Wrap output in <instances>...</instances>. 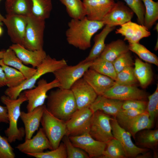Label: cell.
Here are the masks:
<instances>
[{
    "label": "cell",
    "instance_id": "83f0119b",
    "mask_svg": "<svg viewBox=\"0 0 158 158\" xmlns=\"http://www.w3.org/2000/svg\"><path fill=\"white\" fill-rule=\"evenodd\" d=\"M129 50L128 45L124 40L118 39L106 45L98 57L112 63L121 54Z\"/></svg>",
    "mask_w": 158,
    "mask_h": 158
},
{
    "label": "cell",
    "instance_id": "4dcf8cb0",
    "mask_svg": "<svg viewBox=\"0 0 158 158\" xmlns=\"http://www.w3.org/2000/svg\"><path fill=\"white\" fill-rule=\"evenodd\" d=\"M145 8L143 25L149 30L158 19V2L142 0Z\"/></svg>",
    "mask_w": 158,
    "mask_h": 158
},
{
    "label": "cell",
    "instance_id": "484cf974",
    "mask_svg": "<svg viewBox=\"0 0 158 158\" xmlns=\"http://www.w3.org/2000/svg\"><path fill=\"white\" fill-rule=\"evenodd\" d=\"M135 138L136 145L141 148L151 149L157 157V149L158 145V129H146L138 132Z\"/></svg>",
    "mask_w": 158,
    "mask_h": 158
},
{
    "label": "cell",
    "instance_id": "681fc988",
    "mask_svg": "<svg viewBox=\"0 0 158 158\" xmlns=\"http://www.w3.org/2000/svg\"><path fill=\"white\" fill-rule=\"evenodd\" d=\"M148 151L142 153L143 154L138 155L136 157V158H146L151 157L152 156L151 153L149 152H148Z\"/></svg>",
    "mask_w": 158,
    "mask_h": 158
},
{
    "label": "cell",
    "instance_id": "ba28073f",
    "mask_svg": "<svg viewBox=\"0 0 158 158\" xmlns=\"http://www.w3.org/2000/svg\"><path fill=\"white\" fill-rule=\"evenodd\" d=\"M60 86L58 80L55 78L49 82L42 78L38 80L36 87L24 90L23 93L28 102L26 107L27 112L43 105L47 97V92L53 88H59Z\"/></svg>",
    "mask_w": 158,
    "mask_h": 158
},
{
    "label": "cell",
    "instance_id": "f1b7e54d",
    "mask_svg": "<svg viewBox=\"0 0 158 158\" xmlns=\"http://www.w3.org/2000/svg\"><path fill=\"white\" fill-rule=\"evenodd\" d=\"M133 71L135 75L141 86L146 87L152 80L153 73L151 67L147 62H144L136 58L134 63Z\"/></svg>",
    "mask_w": 158,
    "mask_h": 158
},
{
    "label": "cell",
    "instance_id": "30bf717a",
    "mask_svg": "<svg viewBox=\"0 0 158 158\" xmlns=\"http://www.w3.org/2000/svg\"><path fill=\"white\" fill-rule=\"evenodd\" d=\"M93 113L90 107L77 109L66 121V135L75 136L89 133Z\"/></svg>",
    "mask_w": 158,
    "mask_h": 158
},
{
    "label": "cell",
    "instance_id": "836d02e7",
    "mask_svg": "<svg viewBox=\"0 0 158 158\" xmlns=\"http://www.w3.org/2000/svg\"><path fill=\"white\" fill-rule=\"evenodd\" d=\"M31 0L32 15L45 20L49 17L52 9V0Z\"/></svg>",
    "mask_w": 158,
    "mask_h": 158
},
{
    "label": "cell",
    "instance_id": "ab89813d",
    "mask_svg": "<svg viewBox=\"0 0 158 158\" xmlns=\"http://www.w3.org/2000/svg\"><path fill=\"white\" fill-rule=\"evenodd\" d=\"M62 140L66 148L67 158H89L85 152L73 145L69 136L65 135Z\"/></svg>",
    "mask_w": 158,
    "mask_h": 158
},
{
    "label": "cell",
    "instance_id": "2e32d148",
    "mask_svg": "<svg viewBox=\"0 0 158 158\" xmlns=\"http://www.w3.org/2000/svg\"><path fill=\"white\" fill-rule=\"evenodd\" d=\"M21 152L27 153L42 152L45 150H52L50 143L43 128H40L32 138L25 140V141L16 147Z\"/></svg>",
    "mask_w": 158,
    "mask_h": 158
},
{
    "label": "cell",
    "instance_id": "44dd1931",
    "mask_svg": "<svg viewBox=\"0 0 158 158\" xmlns=\"http://www.w3.org/2000/svg\"><path fill=\"white\" fill-rule=\"evenodd\" d=\"M9 48L13 51L24 64L30 65L34 68L37 67L47 55L43 49L30 50L18 44H13Z\"/></svg>",
    "mask_w": 158,
    "mask_h": 158
},
{
    "label": "cell",
    "instance_id": "e0dca14e",
    "mask_svg": "<svg viewBox=\"0 0 158 158\" xmlns=\"http://www.w3.org/2000/svg\"><path fill=\"white\" fill-rule=\"evenodd\" d=\"M134 13L123 2L118 1L102 20L111 27L121 25L131 21Z\"/></svg>",
    "mask_w": 158,
    "mask_h": 158
},
{
    "label": "cell",
    "instance_id": "ffe728a7",
    "mask_svg": "<svg viewBox=\"0 0 158 158\" xmlns=\"http://www.w3.org/2000/svg\"><path fill=\"white\" fill-rule=\"evenodd\" d=\"M83 78L98 95H102L115 84V81L110 78L90 68L85 72Z\"/></svg>",
    "mask_w": 158,
    "mask_h": 158
},
{
    "label": "cell",
    "instance_id": "bcb514c9",
    "mask_svg": "<svg viewBox=\"0 0 158 158\" xmlns=\"http://www.w3.org/2000/svg\"><path fill=\"white\" fill-rule=\"evenodd\" d=\"M147 102L143 100H130L123 101L122 109L123 110L134 109L146 110Z\"/></svg>",
    "mask_w": 158,
    "mask_h": 158
},
{
    "label": "cell",
    "instance_id": "f907efd6",
    "mask_svg": "<svg viewBox=\"0 0 158 158\" xmlns=\"http://www.w3.org/2000/svg\"><path fill=\"white\" fill-rule=\"evenodd\" d=\"M1 0H0V1ZM4 17L0 13V25L1 26L3 25V21L4 18Z\"/></svg>",
    "mask_w": 158,
    "mask_h": 158
},
{
    "label": "cell",
    "instance_id": "9a60e30c",
    "mask_svg": "<svg viewBox=\"0 0 158 158\" xmlns=\"http://www.w3.org/2000/svg\"><path fill=\"white\" fill-rule=\"evenodd\" d=\"M77 109L90 107L98 95L82 78L78 80L71 87Z\"/></svg>",
    "mask_w": 158,
    "mask_h": 158
},
{
    "label": "cell",
    "instance_id": "c3c4849f",
    "mask_svg": "<svg viewBox=\"0 0 158 158\" xmlns=\"http://www.w3.org/2000/svg\"><path fill=\"white\" fill-rule=\"evenodd\" d=\"M2 59H0V88L6 86V80L5 73L1 66Z\"/></svg>",
    "mask_w": 158,
    "mask_h": 158
},
{
    "label": "cell",
    "instance_id": "d6a6232c",
    "mask_svg": "<svg viewBox=\"0 0 158 158\" xmlns=\"http://www.w3.org/2000/svg\"><path fill=\"white\" fill-rule=\"evenodd\" d=\"M106 143L105 148L99 158H127L123 146L117 140L114 138Z\"/></svg>",
    "mask_w": 158,
    "mask_h": 158
},
{
    "label": "cell",
    "instance_id": "7402d4cb",
    "mask_svg": "<svg viewBox=\"0 0 158 158\" xmlns=\"http://www.w3.org/2000/svg\"><path fill=\"white\" fill-rule=\"evenodd\" d=\"M45 106L44 104L37 107L30 112L21 111L20 117L24 126L25 140L32 138L38 130Z\"/></svg>",
    "mask_w": 158,
    "mask_h": 158
},
{
    "label": "cell",
    "instance_id": "3957f363",
    "mask_svg": "<svg viewBox=\"0 0 158 158\" xmlns=\"http://www.w3.org/2000/svg\"><path fill=\"white\" fill-rule=\"evenodd\" d=\"M1 101L6 107L8 110L9 127L4 131V133L9 143L16 140H22L25 135L24 128H18V122L20 117V107L24 102L27 101L26 97L21 92L16 99H12L6 95L2 96Z\"/></svg>",
    "mask_w": 158,
    "mask_h": 158
},
{
    "label": "cell",
    "instance_id": "6da1fadb",
    "mask_svg": "<svg viewBox=\"0 0 158 158\" xmlns=\"http://www.w3.org/2000/svg\"><path fill=\"white\" fill-rule=\"evenodd\" d=\"M104 25L102 21L90 20L86 16L80 19H72L65 33L66 40L74 47L86 50L91 47L93 36Z\"/></svg>",
    "mask_w": 158,
    "mask_h": 158
},
{
    "label": "cell",
    "instance_id": "277c9868",
    "mask_svg": "<svg viewBox=\"0 0 158 158\" xmlns=\"http://www.w3.org/2000/svg\"><path fill=\"white\" fill-rule=\"evenodd\" d=\"M67 65L64 59L57 60L47 55L42 63L36 68L35 73L30 78L25 80L17 87H8L4 92L5 95L11 99H16L22 91L35 87L37 81L42 76L48 73H53Z\"/></svg>",
    "mask_w": 158,
    "mask_h": 158
},
{
    "label": "cell",
    "instance_id": "5b68a950",
    "mask_svg": "<svg viewBox=\"0 0 158 158\" xmlns=\"http://www.w3.org/2000/svg\"><path fill=\"white\" fill-rule=\"evenodd\" d=\"M40 123L52 150L56 149L66 135V121L54 116L47 110L45 105Z\"/></svg>",
    "mask_w": 158,
    "mask_h": 158
},
{
    "label": "cell",
    "instance_id": "8d00e7d4",
    "mask_svg": "<svg viewBox=\"0 0 158 158\" xmlns=\"http://www.w3.org/2000/svg\"><path fill=\"white\" fill-rule=\"evenodd\" d=\"M129 50L135 53L146 62L158 66V58L157 56L139 43L129 44Z\"/></svg>",
    "mask_w": 158,
    "mask_h": 158
},
{
    "label": "cell",
    "instance_id": "f35d334b",
    "mask_svg": "<svg viewBox=\"0 0 158 158\" xmlns=\"http://www.w3.org/2000/svg\"><path fill=\"white\" fill-rule=\"evenodd\" d=\"M27 155L36 158H66V148L63 142L60 143L56 149L45 152L34 153H27Z\"/></svg>",
    "mask_w": 158,
    "mask_h": 158
},
{
    "label": "cell",
    "instance_id": "9f6ffc18",
    "mask_svg": "<svg viewBox=\"0 0 158 158\" xmlns=\"http://www.w3.org/2000/svg\"><path fill=\"white\" fill-rule=\"evenodd\" d=\"M114 0V1H115V0H118H118Z\"/></svg>",
    "mask_w": 158,
    "mask_h": 158
},
{
    "label": "cell",
    "instance_id": "8fae6325",
    "mask_svg": "<svg viewBox=\"0 0 158 158\" xmlns=\"http://www.w3.org/2000/svg\"><path fill=\"white\" fill-rule=\"evenodd\" d=\"M111 124L113 136L123 146L127 158H136L138 155L149 150L147 149L139 147L134 144L130 133L119 124L115 117L112 118Z\"/></svg>",
    "mask_w": 158,
    "mask_h": 158
},
{
    "label": "cell",
    "instance_id": "f5cc1de1",
    "mask_svg": "<svg viewBox=\"0 0 158 158\" xmlns=\"http://www.w3.org/2000/svg\"><path fill=\"white\" fill-rule=\"evenodd\" d=\"M158 49V39L157 38V41L156 43L155 46L154 47V49L155 51H157Z\"/></svg>",
    "mask_w": 158,
    "mask_h": 158
},
{
    "label": "cell",
    "instance_id": "d4e9b609",
    "mask_svg": "<svg viewBox=\"0 0 158 158\" xmlns=\"http://www.w3.org/2000/svg\"><path fill=\"white\" fill-rule=\"evenodd\" d=\"M2 59L4 64L20 71L26 79L30 78L36 71V68L29 67L24 64L9 47L5 51Z\"/></svg>",
    "mask_w": 158,
    "mask_h": 158
},
{
    "label": "cell",
    "instance_id": "7a4b0ae2",
    "mask_svg": "<svg viewBox=\"0 0 158 158\" xmlns=\"http://www.w3.org/2000/svg\"><path fill=\"white\" fill-rule=\"evenodd\" d=\"M46 107L56 117L66 121L77 109L73 94L70 89L58 88L48 95Z\"/></svg>",
    "mask_w": 158,
    "mask_h": 158
},
{
    "label": "cell",
    "instance_id": "f546056e",
    "mask_svg": "<svg viewBox=\"0 0 158 158\" xmlns=\"http://www.w3.org/2000/svg\"><path fill=\"white\" fill-rule=\"evenodd\" d=\"M5 8L7 14L26 16L32 14L31 0H6Z\"/></svg>",
    "mask_w": 158,
    "mask_h": 158
},
{
    "label": "cell",
    "instance_id": "4316f807",
    "mask_svg": "<svg viewBox=\"0 0 158 158\" xmlns=\"http://www.w3.org/2000/svg\"><path fill=\"white\" fill-rule=\"evenodd\" d=\"M115 27L105 25V27L94 38V44L88 56L83 60L86 62L92 61L98 57L104 50L106 44L105 40L108 35Z\"/></svg>",
    "mask_w": 158,
    "mask_h": 158
},
{
    "label": "cell",
    "instance_id": "ee69618b",
    "mask_svg": "<svg viewBox=\"0 0 158 158\" xmlns=\"http://www.w3.org/2000/svg\"><path fill=\"white\" fill-rule=\"evenodd\" d=\"M145 111L134 109H122L118 112L115 117L120 125Z\"/></svg>",
    "mask_w": 158,
    "mask_h": 158
},
{
    "label": "cell",
    "instance_id": "d590c367",
    "mask_svg": "<svg viewBox=\"0 0 158 158\" xmlns=\"http://www.w3.org/2000/svg\"><path fill=\"white\" fill-rule=\"evenodd\" d=\"M1 66L5 75L8 87H17L26 80L23 75L17 70L5 65L3 62Z\"/></svg>",
    "mask_w": 158,
    "mask_h": 158
},
{
    "label": "cell",
    "instance_id": "5bb4252c",
    "mask_svg": "<svg viewBox=\"0 0 158 158\" xmlns=\"http://www.w3.org/2000/svg\"><path fill=\"white\" fill-rule=\"evenodd\" d=\"M102 95L108 98L122 101L143 100L147 97L145 92L134 85H121L116 83L106 91Z\"/></svg>",
    "mask_w": 158,
    "mask_h": 158
},
{
    "label": "cell",
    "instance_id": "d6986e66",
    "mask_svg": "<svg viewBox=\"0 0 158 158\" xmlns=\"http://www.w3.org/2000/svg\"><path fill=\"white\" fill-rule=\"evenodd\" d=\"M116 29L115 33L124 37V40H127L129 44L139 43L142 39L149 37L150 32L143 25L131 21L121 25Z\"/></svg>",
    "mask_w": 158,
    "mask_h": 158
},
{
    "label": "cell",
    "instance_id": "cb8c5ba5",
    "mask_svg": "<svg viewBox=\"0 0 158 158\" xmlns=\"http://www.w3.org/2000/svg\"><path fill=\"white\" fill-rule=\"evenodd\" d=\"M154 123L148 113L145 110L120 126L129 132L135 140L136 135L138 132L151 128Z\"/></svg>",
    "mask_w": 158,
    "mask_h": 158
},
{
    "label": "cell",
    "instance_id": "60d3db41",
    "mask_svg": "<svg viewBox=\"0 0 158 158\" xmlns=\"http://www.w3.org/2000/svg\"><path fill=\"white\" fill-rule=\"evenodd\" d=\"M137 16L139 24L143 25L145 8L142 0H122Z\"/></svg>",
    "mask_w": 158,
    "mask_h": 158
},
{
    "label": "cell",
    "instance_id": "1f68e13d",
    "mask_svg": "<svg viewBox=\"0 0 158 158\" xmlns=\"http://www.w3.org/2000/svg\"><path fill=\"white\" fill-rule=\"evenodd\" d=\"M66 7L67 12L72 19H81L86 16V11L81 0H59Z\"/></svg>",
    "mask_w": 158,
    "mask_h": 158
},
{
    "label": "cell",
    "instance_id": "816d5d0a",
    "mask_svg": "<svg viewBox=\"0 0 158 158\" xmlns=\"http://www.w3.org/2000/svg\"><path fill=\"white\" fill-rule=\"evenodd\" d=\"M5 51H0V59H3L4 54Z\"/></svg>",
    "mask_w": 158,
    "mask_h": 158
},
{
    "label": "cell",
    "instance_id": "8992f818",
    "mask_svg": "<svg viewBox=\"0 0 158 158\" xmlns=\"http://www.w3.org/2000/svg\"><path fill=\"white\" fill-rule=\"evenodd\" d=\"M27 23L23 46L30 50L43 49L45 20L32 14L27 16Z\"/></svg>",
    "mask_w": 158,
    "mask_h": 158
},
{
    "label": "cell",
    "instance_id": "52a82bcc",
    "mask_svg": "<svg viewBox=\"0 0 158 158\" xmlns=\"http://www.w3.org/2000/svg\"><path fill=\"white\" fill-rule=\"evenodd\" d=\"M92 62L83 60L76 65H67L53 72L55 78L59 83V88L70 89L74 83L83 77L85 72L90 68Z\"/></svg>",
    "mask_w": 158,
    "mask_h": 158
},
{
    "label": "cell",
    "instance_id": "9c48e42d",
    "mask_svg": "<svg viewBox=\"0 0 158 158\" xmlns=\"http://www.w3.org/2000/svg\"><path fill=\"white\" fill-rule=\"evenodd\" d=\"M112 118L100 110L94 112L89 133L96 140L106 143L114 138L111 124Z\"/></svg>",
    "mask_w": 158,
    "mask_h": 158
},
{
    "label": "cell",
    "instance_id": "7dc6e473",
    "mask_svg": "<svg viewBox=\"0 0 158 158\" xmlns=\"http://www.w3.org/2000/svg\"><path fill=\"white\" fill-rule=\"evenodd\" d=\"M9 123L8 110L6 107L0 105V123Z\"/></svg>",
    "mask_w": 158,
    "mask_h": 158
},
{
    "label": "cell",
    "instance_id": "11a10c76",
    "mask_svg": "<svg viewBox=\"0 0 158 158\" xmlns=\"http://www.w3.org/2000/svg\"><path fill=\"white\" fill-rule=\"evenodd\" d=\"M154 30H156V31L158 32V23L156 24L155 27L154 28Z\"/></svg>",
    "mask_w": 158,
    "mask_h": 158
},
{
    "label": "cell",
    "instance_id": "e575fe53",
    "mask_svg": "<svg viewBox=\"0 0 158 158\" xmlns=\"http://www.w3.org/2000/svg\"><path fill=\"white\" fill-rule=\"evenodd\" d=\"M90 68L110 78L114 81L116 79L117 73L111 62L98 57L92 61Z\"/></svg>",
    "mask_w": 158,
    "mask_h": 158
},
{
    "label": "cell",
    "instance_id": "7bdbcfd3",
    "mask_svg": "<svg viewBox=\"0 0 158 158\" xmlns=\"http://www.w3.org/2000/svg\"><path fill=\"white\" fill-rule=\"evenodd\" d=\"M148 101L146 110L148 113L150 118L154 123L158 114V85L156 89L151 95L148 97Z\"/></svg>",
    "mask_w": 158,
    "mask_h": 158
},
{
    "label": "cell",
    "instance_id": "f6af8a7d",
    "mask_svg": "<svg viewBox=\"0 0 158 158\" xmlns=\"http://www.w3.org/2000/svg\"><path fill=\"white\" fill-rule=\"evenodd\" d=\"M6 137L0 134V158H14L16 155L13 148Z\"/></svg>",
    "mask_w": 158,
    "mask_h": 158
},
{
    "label": "cell",
    "instance_id": "74e56055",
    "mask_svg": "<svg viewBox=\"0 0 158 158\" xmlns=\"http://www.w3.org/2000/svg\"><path fill=\"white\" fill-rule=\"evenodd\" d=\"M116 84L125 85H134L137 80L135 75L132 66L126 68L117 74Z\"/></svg>",
    "mask_w": 158,
    "mask_h": 158
},
{
    "label": "cell",
    "instance_id": "ac0fdd59",
    "mask_svg": "<svg viewBox=\"0 0 158 158\" xmlns=\"http://www.w3.org/2000/svg\"><path fill=\"white\" fill-rule=\"evenodd\" d=\"M86 16L93 21H102L114 6V0H83Z\"/></svg>",
    "mask_w": 158,
    "mask_h": 158
},
{
    "label": "cell",
    "instance_id": "603a6c76",
    "mask_svg": "<svg viewBox=\"0 0 158 158\" xmlns=\"http://www.w3.org/2000/svg\"><path fill=\"white\" fill-rule=\"evenodd\" d=\"M123 101L108 98L102 95H99L90 106L93 112L100 110L104 113L115 117L122 110Z\"/></svg>",
    "mask_w": 158,
    "mask_h": 158
},
{
    "label": "cell",
    "instance_id": "db71d44e",
    "mask_svg": "<svg viewBox=\"0 0 158 158\" xmlns=\"http://www.w3.org/2000/svg\"><path fill=\"white\" fill-rule=\"evenodd\" d=\"M3 33V29L1 27V26L0 25V37L2 35Z\"/></svg>",
    "mask_w": 158,
    "mask_h": 158
},
{
    "label": "cell",
    "instance_id": "4fadbf2b",
    "mask_svg": "<svg viewBox=\"0 0 158 158\" xmlns=\"http://www.w3.org/2000/svg\"><path fill=\"white\" fill-rule=\"evenodd\" d=\"M69 137L73 145L85 152L89 158L99 157L106 147V143L96 140L89 133Z\"/></svg>",
    "mask_w": 158,
    "mask_h": 158
},
{
    "label": "cell",
    "instance_id": "b9f144b4",
    "mask_svg": "<svg viewBox=\"0 0 158 158\" xmlns=\"http://www.w3.org/2000/svg\"><path fill=\"white\" fill-rule=\"evenodd\" d=\"M112 63L117 74L125 68L132 67L134 65L130 50L121 54Z\"/></svg>",
    "mask_w": 158,
    "mask_h": 158
},
{
    "label": "cell",
    "instance_id": "7c38bea8",
    "mask_svg": "<svg viewBox=\"0 0 158 158\" xmlns=\"http://www.w3.org/2000/svg\"><path fill=\"white\" fill-rule=\"evenodd\" d=\"M3 22L11 42L23 46L27 23V16L7 14Z\"/></svg>",
    "mask_w": 158,
    "mask_h": 158
}]
</instances>
